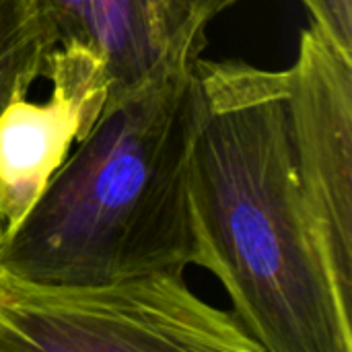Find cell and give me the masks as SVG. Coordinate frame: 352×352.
<instances>
[{
	"instance_id": "obj_8",
	"label": "cell",
	"mask_w": 352,
	"mask_h": 352,
	"mask_svg": "<svg viewBox=\"0 0 352 352\" xmlns=\"http://www.w3.org/2000/svg\"><path fill=\"white\" fill-rule=\"evenodd\" d=\"M311 21L344 52L352 54V0H301Z\"/></svg>"
},
{
	"instance_id": "obj_7",
	"label": "cell",
	"mask_w": 352,
	"mask_h": 352,
	"mask_svg": "<svg viewBox=\"0 0 352 352\" xmlns=\"http://www.w3.org/2000/svg\"><path fill=\"white\" fill-rule=\"evenodd\" d=\"M58 31L39 0H0V113L45 76Z\"/></svg>"
},
{
	"instance_id": "obj_4",
	"label": "cell",
	"mask_w": 352,
	"mask_h": 352,
	"mask_svg": "<svg viewBox=\"0 0 352 352\" xmlns=\"http://www.w3.org/2000/svg\"><path fill=\"white\" fill-rule=\"evenodd\" d=\"M287 85L301 188L336 291L352 309V54L311 21Z\"/></svg>"
},
{
	"instance_id": "obj_9",
	"label": "cell",
	"mask_w": 352,
	"mask_h": 352,
	"mask_svg": "<svg viewBox=\"0 0 352 352\" xmlns=\"http://www.w3.org/2000/svg\"><path fill=\"white\" fill-rule=\"evenodd\" d=\"M175 25L192 35H206L214 16L231 8L237 0H165Z\"/></svg>"
},
{
	"instance_id": "obj_6",
	"label": "cell",
	"mask_w": 352,
	"mask_h": 352,
	"mask_svg": "<svg viewBox=\"0 0 352 352\" xmlns=\"http://www.w3.org/2000/svg\"><path fill=\"white\" fill-rule=\"evenodd\" d=\"M60 45L95 52L107 74V101H122L184 56H200L206 35L182 31L165 0H39Z\"/></svg>"
},
{
	"instance_id": "obj_2",
	"label": "cell",
	"mask_w": 352,
	"mask_h": 352,
	"mask_svg": "<svg viewBox=\"0 0 352 352\" xmlns=\"http://www.w3.org/2000/svg\"><path fill=\"white\" fill-rule=\"evenodd\" d=\"M196 58L103 107L23 221L0 235V274L74 287L202 266L188 177Z\"/></svg>"
},
{
	"instance_id": "obj_3",
	"label": "cell",
	"mask_w": 352,
	"mask_h": 352,
	"mask_svg": "<svg viewBox=\"0 0 352 352\" xmlns=\"http://www.w3.org/2000/svg\"><path fill=\"white\" fill-rule=\"evenodd\" d=\"M260 352L233 311L204 303L184 272L103 285L0 274V352Z\"/></svg>"
},
{
	"instance_id": "obj_1",
	"label": "cell",
	"mask_w": 352,
	"mask_h": 352,
	"mask_svg": "<svg viewBox=\"0 0 352 352\" xmlns=\"http://www.w3.org/2000/svg\"><path fill=\"white\" fill-rule=\"evenodd\" d=\"M194 68L188 177L202 268L223 283L260 352H352V309L297 173L287 70L200 56Z\"/></svg>"
},
{
	"instance_id": "obj_5",
	"label": "cell",
	"mask_w": 352,
	"mask_h": 352,
	"mask_svg": "<svg viewBox=\"0 0 352 352\" xmlns=\"http://www.w3.org/2000/svg\"><path fill=\"white\" fill-rule=\"evenodd\" d=\"M45 78L52 82L47 101L16 95L0 113V235L31 210L107 101L105 66L80 43L58 45Z\"/></svg>"
}]
</instances>
